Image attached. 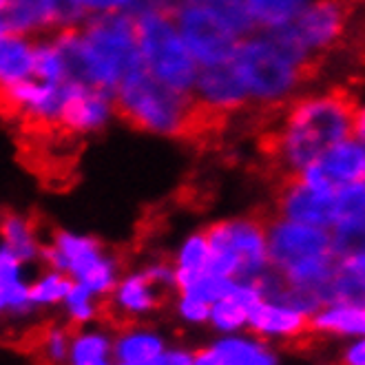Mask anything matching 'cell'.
<instances>
[{"label": "cell", "instance_id": "cell-40", "mask_svg": "<svg viewBox=\"0 0 365 365\" xmlns=\"http://www.w3.org/2000/svg\"><path fill=\"white\" fill-rule=\"evenodd\" d=\"M336 268L343 272H350L356 277H365V244L359 246L356 250L343 255L336 259Z\"/></svg>", "mask_w": 365, "mask_h": 365}, {"label": "cell", "instance_id": "cell-26", "mask_svg": "<svg viewBox=\"0 0 365 365\" xmlns=\"http://www.w3.org/2000/svg\"><path fill=\"white\" fill-rule=\"evenodd\" d=\"M67 365H115L113 334L104 328H96V324L87 328H73Z\"/></svg>", "mask_w": 365, "mask_h": 365}, {"label": "cell", "instance_id": "cell-30", "mask_svg": "<svg viewBox=\"0 0 365 365\" xmlns=\"http://www.w3.org/2000/svg\"><path fill=\"white\" fill-rule=\"evenodd\" d=\"M71 279L53 268H45L29 282V299L36 310H47L62 306L64 297L71 290Z\"/></svg>", "mask_w": 365, "mask_h": 365}, {"label": "cell", "instance_id": "cell-2", "mask_svg": "<svg viewBox=\"0 0 365 365\" xmlns=\"http://www.w3.org/2000/svg\"><path fill=\"white\" fill-rule=\"evenodd\" d=\"M49 36L62 56L67 82L113 93L128 73L142 67L133 14L89 16L78 27H62Z\"/></svg>", "mask_w": 365, "mask_h": 365}, {"label": "cell", "instance_id": "cell-44", "mask_svg": "<svg viewBox=\"0 0 365 365\" xmlns=\"http://www.w3.org/2000/svg\"><path fill=\"white\" fill-rule=\"evenodd\" d=\"M352 135L356 140H361L365 144V102H356V109H354V128H352Z\"/></svg>", "mask_w": 365, "mask_h": 365}, {"label": "cell", "instance_id": "cell-5", "mask_svg": "<svg viewBox=\"0 0 365 365\" xmlns=\"http://www.w3.org/2000/svg\"><path fill=\"white\" fill-rule=\"evenodd\" d=\"M268 262L288 286L312 290L326 306L328 288L336 274V255L328 228L297 224L270 215Z\"/></svg>", "mask_w": 365, "mask_h": 365}, {"label": "cell", "instance_id": "cell-15", "mask_svg": "<svg viewBox=\"0 0 365 365\" xmlns=\"http://www.w3.org/2000/svg\"><path fill=\"white\" fill-rule=\"evenodd\" d=\"M272 215L288 222L330 230L334 222V192L319 190L299 175L282 178L274 192Z\"/></svg>", "mask_w": 365, "mask_h": 365}, {"label": "cell", "instance_id": "cell-20", "mask_svg": "<svg viewBox=\"0 0 365 365\" xmlns=\"http://www.w3.org/2000/svg\"><path fill=\"white\" fill-rule=\"evenodd\" d=\"M5 31L42 38L60 29L56 0H7L0 11Z\"/></svg>", "mask_w": 365, "mask_h": 365}, {"label": "cell", "instance_id": "cell-29", "mask_svg": "<svg viewBox=\"0 0 365 365\" xmlns=\"http://www.w3.org/2000/svg\"><path fill=\"white\" fill-rule=\"evenodd\" d=\"M361 226H365V180L334 190L332 228H361Z\"/></svg>", "mask_w": 365, "mask_h": 365}, {"label": "cell", "instance_id": "cell-9", "mask_svg": "<svg viewBox=\"0 0 365 365\" xmlns=\"http://www.w3.org/2000/svg\"><path fill=\"white\" fill-rule=\"evenodd\" d=\"M359 3L361 0H312L288 27L274 31H282L319 69L326 58L348 45Z\"/></svg>", "mask_w": 365, "mask_h": 365}, {"label": "cell", "instance_id": "cell-37", "mask_svg": "<svg viewBox=\"0 0 365 365\" xmlns=\"http://www.w3.org/2000/svg\"><path fill=\"white\" fill-rule=\"evenodd\" d=\"M82 9L84 18L100 16V14H113V11H126V14H140L146 7V0H76Z\"/></svg>", "mask_w": 365, "mask_h": 365}, {"label": "cell", "instance_id": "cell-25", "mask_svg": "<svg viewBox=\"0 0 365 365\" xmlns=\"http://www.w3.org/2000/svg\"><path fill=\"white\" fill-rule=\"evenodd\" d=\"M310 330L314 334L361 339L365 336V308L328 304L310 317Z\"/></svg>", "mask_w": 365, "mask_h": 365}, {"label": "cell", "instance_id": "cell-7", "mask_svg": "<svg viewBox=\"0 0 365 365\" xmlns=\"http://www.w3.org/2000/svg\"><path fill=\"white\" fill-rule=\"evenodd\" d=\"M40 264L64 272L73 284L91 290L102 302L109 299L122 270V262L98 237L69 228H56L45 237Z\"/></svg>", "mask_w": 365, "mask_h": 365}, {"label": "cell", "instance_id": "cell-42", "mask_svg": "<svg viewBox=\"0 0 365 365\" xmlns=\"http://www.w3.org/2000/svg\"><path fill=\"white\" fill-rule=\"evenodd\" d=\"M341 365H365V336L356 339L341 354Z\"/></svg>", "mask_w": 365, "mask_h": 365}, {"label": "cell", "instance_id": "cell-4", "mask_svg": "<svg viewBox=\"0 0 365 365\" xmlns=\"http://www.w3.org/2000/svg\"><path fill=\"white\" fill-rule=\"evenodd\" d=\"M118 118L138 131L166 140H182L206 126L192 93L170 89L144 67L128 73L113 91Z\"/></svg>", "mask_w": 365, "mask_h": 365}, {"label": "cell", "instance_id": "cell-28", "mask_svg": "<svg viewBox=\"0 0 365 365\" xmlns=\"http://www.w3.org/2000/svg\"><path fill=\"white\" fill-rule=\"evenodd\" d=\"M312 0H246L255 29L274 31L288 27Z\"/></svg>", "mask_w": 365, "mask_h": 365}, {"label": "cell", "instance_id": "cell-17", "mask_svg": "<svg viewBox=\"0 0 365 365\" xmlns=\"http://www.w3.org/2000/svg\"><path fill=\"white\" fill-rule=\"evenodd\" d=\"M246 328L250 334L264 341H286V343H297L314 334L310 330L308 314L288 308L284 304L268 302V299H259V302L250 306Z\"/></svg>", "mask_w": 365, "mask_h": 365}, {"label": "cell", "instance_id": "cell-23", "mask_svg": "<svg viewBox=\"0 0 365 365\" xmlns=\"http://www.w3.org/2000/svg\"><path fill=\"white\" fill-rule=\"evenodd\" d=\"M36 40L23 34L0 31V93L34 78Z\"/></svg>", "mask_w": 365, "mask_h": 365}, {"label": "cell", "instance_id": "cell-27", "mask_svg": "<svg viewBox=\"0 0 365 365\" xmlns=\"http://www.w3.org/2000/svg\"><path fill=\"white\" fill-rule=\"evenodd\" d=\"M208 259H210V250H208L206 232L204 230L188 232L186 237L180 242L173 259H170V264H173V268H175L178 288L192 282L195 277L208 272Z\"/></svg>", "mask_w": 365, "mask_h": 365}, {"label": "cell", "instance_id": "cell-41", "mask_svg": "<svg viewBox=\"0 0 365 365\" xmlns=\"http://www.w3.org/2000/svg\"><path fill=\"white\" fill-rule=\"evenodd\" d=\"M153 365H195V359H192V350L168 346Z\"/></svg>", "mask_w": 365, "mask_h": 365}, {"label": "cell", "instance_id": "cell-3", "mask_svg": "<svg viewBox=\"0 0 365 365\" xmlns=\"http://www.w3.org/2000/svg\"><path fill=\"white\" fill-rule=\"evenodd\" d=\"M250 109L272 115L308 89L317 67L297 51L282 31L255 29L242 38L232 56Z\"/></svg>", "mask_w": 365, "mask_h": 365}, {"label": "cell", "instance_id": "cell-47", "mask_svg": "<svg viewBox=\"0 0 365 365\" xmlns=\"http://www.w3.org/2000/svg\"><path fill=\"white\" fill-rule=\"evenodd\" d=\"M0 31H5V27H3V20H0Z\"/></svg>", "mask_w": 365, "mask_h": 365}, {"label": "cell", "instance_id": "cell-10", "mask_svg": "<svg viewBox=\"0 0 365 365\" xmlns=\"http://www.w3.org/2000/svg\"><path fill=\"white\" fill-rule=\"evenodd\" d=\"M175 23L190 56L195 58L200 67H212V64L232 60L235 49L242 40L217 11L200 3L184 7L175 16Z\"/></svg>", "mask_w": 365, "mask_h": 365}, {"label": "cell", "instance_id": "cell-6", "mask_svg": "<svg viewBox=\"0 0 365 365\" xmlns=\"http://www.w3.org/2000/svg\"><path fill=\"white\" fill-rule=\"evenodd\" d=\"M268 217L264 215H235L204 228L208 240V272L257 282L270 270L268 262Z\"/></svg>", "mask_w": 365, "mask_h": 365}, {"label": "cell", "instance_id": "cell-19", "mask_svg": "<svg viewBox=\"0 0 365 365\" xmlns=\"http://www.w3.org/2000/svg\"><path fill=\"white\" fill-rule=\"evenodd\" d=\"M25 264L0 248V321H23L38 312L29 299V279Z\"/></svg>", "mask_w": 365, "mask_h": 365}, {"label": "cell", "instance_id": "cell-38", "mask_svg": "<svg viewBox=\"0 0 365 365\" xmlns=\"http://www.w3.org/2000/svg\"><path fill=\"white\" fill-rule=\"evenodd\" d=\"M144 270V274L151 279V282L162 288L166 294H175L178 290V284H175V268L170 262L166 259H151L146 262L144 266H140Z\"/></svg>", "mask_w": 365, "mask_h": 365}, {"label": "cell", "instance_id": "cell-8", "mask_svg": "<svg viewBox=\"0 0 365 365\" xmlns=\"http://www.w3.org/2000/svg\"><path fill=\"white\" fill-rule=\"evenodd\" d=\"M140 62L146 73L170 89L192 93L200 64L190 56L173 16L158 9L135 14Z\"/></svg>", "mask_w": 365, "mask_h": 365}, {"label": "cell", "instance_id": "cell-34", "mask_svg": "<svg viewBox=\"0 0 365 365\" xmlns=\"http://www.w3.org/2000/svg\"><path fill=\"white\" fill-rule=\"evenodd\" d=\"M328 304H343V306H356L365 308V277H356L350 272H343L336 268V274L328 288Z\"/></svg>", "mask_w": 365, "mask_h": 365}, {"label": "cell", "instance_id": "cell-46", "mask_svg": "<svg viewBox=\"0 0 365 365\" xmlns=\"http://www.w3.org/2000/svg\"><path fill=\"white\" fill-rule=\"evenodd\" d=\"M5 5H7V0H0V11L5 9Z\"/></svg>", "mask_w": 365, "mask_h": 365}, {"label": "cell", "instance_id": "cell-31", "mask_svg": "<svg viewBox=\"0 0 365 365\" xmlns=\"http://www.w3.org/2000/svg\"><path fill=\"white\" fill-rule=\"evenodd\" d=\"M64 319L71 328H87L93 326L102 312V299L96 297L91 290H87L80 284H71V290L67 292L62 302Z\"/></svg>", "mask_w": 365, "mask_h": 365}, {"label": "cell", "instance_id": "cell-24", "mask_svg": "<svg viewBox=\"0 0 365 365\" xmlns=\"http://www.w3.org/2000/svg\"><path fill=\"white\" fill-rule=\"evenodd\" d=\"M168 348L162 332L142 326L140 321L126 324L113 334V361L115 363H153Z\"/></svg>", "mask_w": 365, "mask_h": 365}, {"label": "cell", "instance_id": "cell-45", "mask_svg": "<svg viewBox=\"0 0 365 365\" xmlns=\"http://www.w3.org/2000/svg\"><path fill=\"white\" fill-rule=\"evenodd\" d=\"M155 363V361H153ZM153 363H115V365H153Z\"/></svg>", "mask_w": 365, "mask_h": 365}, {"label": "cell", "instance_id": "cell-14", "mask_svg": "<svg viewBox=\"0 0 365 365\" xmlns=\"http://www.w3.org/2000/svg\"><path fill=\"white\" fill-rule=\"evenodd\" d=\"M299 178L306 184L328 192L365 180V144L354 135L332 144L328 151L312 160L299 173Z\"/></svg>", "mask_w": 365, "mask_h": 365}, {"label": "cell", "instance_id": "cell-16", "mask_svg": "<svg viewBox=\"0 0 365 365\" xmlns=\"http://www.w3.org/2000/svg\"><path fill=\"white\" fill-rule=\"evenodd\" d=\"M195 365H279L270 343L255 334H220L204 348L192 350Z\"/></svg>", "mask_w": 365, "mask_h": 365}, {"label": "cell", "instance_id": "cell-33", "mask_svg": "<svg viewBox=\"0 0 365 365\" xmlns=\"http://www.w3.org/2000/svg\"><path fill=\"white\" fill-rule=\"evenodd\" d=\"M36 78L56 82V84H67V71H64L62 56L56 47L51 36H42L36 40Z\"/></svg>", "mask_w": 365, "mask_h": 365}, {"label": "cell", "instance_id": "cell-36", "mask_svg": "<svg viewBox=\"0 0 365 365\" xmlns=\"http://www.w3.org/2000/svg\"><path fill=\"white\" fill-rule=\"evenodd\" d=\"M210 304L195 294L175 292V314L186 326H206L208 324Z\"/></svg>", "mask_w": 365, "mask_h": 365}, {"label": "cell", "instance_id": "cell-21", "mask_svg": "<svg viewBox=\"0 0 365 365\" xmlns=\"http://www.w3.org/2000/svg\"><path fill=\"white\" fill-rule=\"evenodd\" d=\"M42 246H45V237L31 215L18 210L0 212V248L11 252L25 266H31L40 264Z\"/></svg>", "mask_w": 365, "mask_h": 365}, {"label": "cell", "instance_id": "cell-13", "mask_svg": "<svg viewBox=\"0 0 365 365\" xmlns=\"http://www.w3.org/2000/svg\"><path fill=\"white\" fill-rule=\"evenodd\" d=\"M67 84L29 78L0 93V109L36 128H56Z\"/></svg>", "mask_w": 365, "mask_h": 365}, {"label": "cell", "instance_id": "cell-43", "mask_svg": "<svg viewBox=\"0 0 365 365\" xmlns=\"http://www.w3.org/2000/svg\"><path fill=\"white\" fill-rule=\"evenodd\" d=\"M190 3H192V0H146V7L148 9H158L162 14H168V16L175 18Z\"/></svg>", "mask_w": 365, "mask_h": 365}, {"label": "cell", "instance_id": "cell-12", "mask_svg": "<svg viewBox=\"0 0 365 365\" xmlns=\"http://www.w3.org/2000/svg\"><path fill=\"white\" fill-rule=\"evenodd\" d=\"M192 100L208 124L210 120H226L250 109L244 80L232 60L212 67H200Z\"/></svg>", "mask_w": 365, "mask_h": 365}, {"label": "cell", "instance_id": "cell-48", "mask_svg": "<svg viewBox=\"0 0 365 365\" xmlns=\"http://www.w3.org/2000/svg\"><path fill=\"white\" fill-rule=\"evenodd\" d=\"M363 3H365V0H363Z\"/></svg>", "mask_w": 365, "mask_h": 365}, {"label": "cell", "instance_id": "cell-22", "mask_svg": "<svg viewBox=\"0 0 365 365\" xmlns=\"http://www.w3.org/2000/svg\"><path fill=\"white\" fill-rule=\"evenodd\" d=\"M262 299V292L255 282H235L232 290L210 304L208 324L217 334H235L246 330L248 310Z\"/></svg>", "mask_w": 365, "mask_h": 365}, {"label": "cell", "instance_id": "cell-35", "mask_svg": "<svg viewBox=\"0 0 365 365\" xmlns=\"http://www.w3.org/2000/svg\"><path fill=\"white\" fill-rule=\"evenodd\" d=\"M192 3H200V5L215 9L240 38H246L255 31L250 14L246 9V0H192Z\"/></svg>", "mask_w": 365, "mask_h": 365}, {"label": "cell", "instance_id": "cell-1", "mask_svg": "<svg viewBox=\"0 0 365 365\" xmlns=\"http://www.w3.org/2000/svg\"><path fill=\"white\" fill-rule=\"evenodd\" d=\"M356 98L348 87L306 89L284 109L266 138V155L279 178H292L324 151L352 135Z\"/></svg>", "mask_w": 365, "mask_h": 365}, {"label": "cell", "instance_id": "cell-18", "mask_svg": "<svg viewBox=\"0 0 365 365\" xmlns=\"http://www.w3.org/2000/svg\"><path fill=\"white\" fill-rule=\"evenodd\" d=\"M166 297L168 294L158 288L142 268H135L120 274L115 288L109 294V308L124 324H135L158 312Z\"/></svg>", "mask_w": 365, "mask_h": 365}, {"label": "cell", "instance_id": "cell-11", "mask_svg": "<svg viewBox=\"0 0 365 365\" xmlns=\"http://www.w3.org/2000/svg\"><path fill=\"white\" fill-rule=\"evenodd\" d=\"M115 118L118 109L111 91L89 87V84L67 82L58 131L71 138H91L106 131Z\"/></svg>", "mask_w": 365, "mask_h": 365}, {"label": "cell", "instance_id": "cell-39", "mask_svg": "<svg viewBox=\"0 0 365 365\" xmlns=\"http://www.w3.org/2000/svg\"><path fill=\"white\" fill-rule=\"evenodd\" d=\"M56 7H58V23H60V29L62 27H78L82 20H84V14L82 9L78 7L76 0H56Z\"/></svg>", "mask_w": 365, "mask_h": 365}, {"label": "cell", "instance_id": "cell-32", "mask_svg": "<svg viewBox=\"0 0 365 365\" xmlns=\"http://www.w3.org/2000/svg\"><path fill=\"white\" fill-rule=\"evenodd\" d=\"M73 328L69 324H53L40 336V356L45 365H67L71 352Z\"/></svg>", "mask_w": 365, "mask_h": 365}]
</instances>
